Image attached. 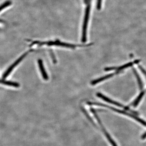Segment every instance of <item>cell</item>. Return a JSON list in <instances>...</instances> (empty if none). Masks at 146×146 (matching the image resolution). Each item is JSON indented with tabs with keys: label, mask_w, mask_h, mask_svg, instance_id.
<instances>
[{
	"label": "cell",
	"mask_w": 146,
	"mask_h": 146,
	"mask_svg": "<svg viewBox=\"0 0 146 146\" xmlns=\"http://www.w3.org/2000/svg\"><path fill=\"white\" fill-rule=\"evenodd\" d=\"M145 93V91H142L141 94L139 95L138 98H137V99L135 100V101L133 102V105L134 107H136L138 106V104L141 101V100L142 99V98L143 96Z\"/></svg>",
	"instance_id": "11"
},
{
	"label": "cell",
	"mask_w": 146,
	"mask_h": 146,
	"mask_svg": "<svg viewBox=\"0 0 146 146\" xmlns=\"http://www.w3.org/2000/svg\"><path fill=\"white\" fill-rule=\"evenodd\" d=\"M31 51H32V50L28 51L22 55L21 56H20V57L5 71V72L4 74L3 75L2 79L5 80L6 78L11 73V72H12V71L13 70V69L16 68V66H17L19 63H21L22 60H23L24 58L27 55L29 52Z\"/></svg>",
	"instance_id": "3"
},
{
	"label": "cell",
	"mask_w": 146,
	"mask_h": 146,
	"mask_svg": "<svg viewBox=\"0 0 146 146\" xmlns=\"http://www.w3.org/2000/svg\"><path fill=\"white\" fill-rule=\"evenodd\" d=\"M119 73V72H117L115 73L109 74L104 76L100 78L97 79L95 80H93V81L91 82V84L93 85H96L97 84L100 83V82H101L104 81V80H106L112 77L115 74H118Z\"/></svg>",
	"instance_id": "8"
},
{
	"label": "cell",
	"mask_w": 146,
	"mask_h": 146,
	"mask_svg": "<svg viewBox=\"0 0 146 146\" xmlns=\"http://www.w3.org/2000/svg\"><path fill=\"white\" fill-rule=\"evenodd\" d=\"M91 111L92 112V113L94 114L95 118H96L98 122L99 123L100 126L101 127L102 130L103 131L106 138L108 139V141H109L110 143L111 144L112 146H117V145H116V143H115V141H113V139L111 138V137L110 136L109 133L106 131V129H105V127H104V125H103L100 119V118L98 116V115L97 114L96 112V110L93 109L91 110Z\"/></svg>",
	"instance_id": "4"
},
{
	"label": "cell",
	"mask_w": 146,
	"mask_h": 146,
	"mask_svg": "<svg viewBox=\"0 0 146 146\" xmlns=\"http://www.w3.org/2000/svg\"><path fill=\"white\" fill-rule=\"evenodd\" d=\"M97 96L99 98H101L102 99L104 100L105 101V102H107L111 104L119 106V107L123 108L125 109L126 110H129V111H130L131 112H132V113L138 115V113H137V112L132 111V110H131L128 107L124 106L123 105L117 102L114 101L110 99L109 98H107V97L105 96H104L103 95H102V94H101V93H97Z\"/></svg>",
	"instance_id": "5"
},
{
	"label": "cell",
	"mask_w": 146,
	"mask_h": 146,
	"mask_svg": "<svg viewBox=\"0 0 146 146\" xmlns=\"http://www.w3.org/2000/svg\"><path fill=\"white\" fill-rule=\"evenodd\" d=\"M138 68L141 70L142 73H143L145 75V76L146 77V71L145 70L142 66H141V65H138Z\"/></svg>",
	"instance_id": "12"
},
{
	"label": "cell",
	"mask_w": 146,
	"mask_h": 146,
	"mask_svg": "<svg viewBox=\"0 0 146 146\" xmlns=\"http://www.w3.org/2000/svg\"><path fill=\"white\" fill-rule=\"evenodd\" d=\"M88 104L90 105H96L99 106H103V107L108 108L109 109L112 110L113 111L115 112H118V113H120V114H123L124 115H126V116H129L130 117L133 118L138 121V122L141 123L142 125L146 127V122L144 120L140 119V118L138 117L137 116L133 115V114H131L130 113H129L126 112L124 110H120L116 109V108H114L111 107V106H108L106 105L102 104L96 102H89L88 103Z\"/></svg>",
	"instance_id": "1"
},
{
	"label": "cell",
	"mask_w": 146,
	"mask_h": 146,
	"mask_svg": "<svg viewBox=\"0 0 146 146\" xmlns=\"http://www.w3.org/2000/svg\"><path fill=\"white\" fill-rule=\"evenodd\" d=\"M35 44H38L39 46H42L43 45H47L48 46H59L63 47H66V48H74L76 47H82L84 46H81V45H76L72 44H68V43H64V42H60L59 40H56L55 41H50L48 42H39V41H35L32 42L31 44L30 45V46H31Z\"/></svg>",
	"instance_id": "2"
},
{
	"label": "cell",
	"mask_w": 146,
	"mask_h": 146,
	"mask_svg": "<svg viewBox=\"0 0 146 146\" xmlns=\"http://www.w3.org/2000/svg\"><path fill=\"white\" fill-rule=\"evenodd\" d=\"M38 64L43 78L45 80H48V74H47L46 71L45 70L44 64H43V61L41 59H39L38 60Z\"/></svg>",
	"instance_id": "7"
},
{
	"label": "cell",
	"mask_w": 146,
	"mask_h": 146,
	"mask_svg": "<svg viewBox=\"0 0 146 146\" xmlns=\"http://www.w3.org/2000/svg\"><path fill=\"white\" fill-rule=\"evenodd\" d=\"M0 84H4V85H5L6 86L14 87H18L20 86V84L17 82L6 81L5 80L3 79H0Z\"/></svg>",
	"instance_id": "9"
},
{
	"label": "cell",
	"mask_w": 146,
	"mask_h": 146,
	"mask_svg": "<svg viewBox=\"0 0 146 146\" xmlns=\"http://www.w3.org/2000/svg\"><path fill=\"white\" fill-rule=\"evenodd\" d=\"M146 138V132L145 133H144L143 135H142V137H141V138H142V139H145Z\"/></svg>",
	"instance_id": "13"
},
{
	"label": "cell",
	"mask_w": 146,
	"mask_h": 146,
	"mask_svg": "<svg viewBox=\"0 0 146 146\" xmlns=\"http://www.w3.org/2000/svg\"><path fill=\"white\" fill-rule=\"evenodd\" d=\"M140 61H141V60H135L133 62H130V63H128L127 64L122 65V66L119 67H112L106 68H105L104 70L109 71L113 70H116L117 72H120L122 70L124 69H125L126 68H129V67H131V66H133L134 64H137V63H139Z\"/></svg>",
	"instance_id": "6"
},
{
	"label": "cell",
	"mask_w": 146,
	"mask_h": 146,
	"mask_svg": "<svg viewBox=\"0 0 146 146\" xmlns=\"http://www.w3.org/2000/svg\"><path fill=\"white\" fill-rule=\"evenodd\" d=\"M133 73H134V74H135V76H136V78H137V80H138V85H139L140 89L142 90L143 89V87L142 80H141L140 77L139 76V75H138V73H137L136 70L134 68H133Z\"/></svg>",
	"instance_id": "10"
}]
</instances>
